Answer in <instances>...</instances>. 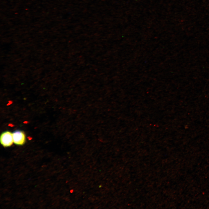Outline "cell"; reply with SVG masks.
<instances>
[{
  "mask_svg": "<svg viewBox=\"0 0 209 209\" xmlns=\"http://www.w3.org/2000/svg\"><path fill=\"white\" fill-rule=\"evenodd\" d=\"M0 142L4 147L11 146L14 143L12 133L8 131L2 133L0 136Z\"/></svg>",
  "mask_w": 209,
  "mask_h": 209,
  "instance_id": "6da1fadb",
  "label": "cell"
},
{
  "mask_svg": "<svg viewBox=\"0 0 209 209\" xmlns=\"http://www.w3.org/2000/svg\"><path fill=\"white\" fill-rule=\"evenodd\" d=\"M14 143L17 145H22L25 143L26 136L24 133L20 130H16L12 133Z\"/></svg>",
  "mask_w": 209,
  "mask_h": 209,
  "instance_id": "7a4b0ae2",
  "label": "cell"
},
{
  "mask_svg": "<svg viewBox=\"0 0 209 209\" xmlns=\"http://www.w3.org/2000/svg\"><path fill=\"white\" fill-rule=\"evenodd\" d=\"M9 125V126H10V127H12L13 126H14L13 125H12V124H9V125Z\"/></svg>",
  "mask_w": 209,
  "mask_h": 209,
  "instance_id": "3957f363",
  "label": "cell"
},
{
  "mask_svg": "<svg viewBox=\"0 0 209 209\" xmlns=\"http://www.w3.org/2000/svg\"><path fill=\"white\" fill-rule=\"evenodd\" d=\"M12 102L11 101H9V102H8V105H10V104H12Z\"/></svg>",
  "mask_w": 209,
  "mask_h": 209,
  "instance_id": "277c9868",
  "label": "cell"
},
{
  "mask_svg": "<svg viewBox=\"0 0 209 209\" xmlns=\"http://www.w3.org/2000/svg\"><path fill=\"white\" fill-rule=\"evenodd\" d=\"M28 122L27 121H25L24 122V123L26 124Z\"/></svg>",
  "mask_w": 209,
  "mask_h": 209,
  "instance_id": "5b68a950",
  "label": "cell"
}]
</instances>
